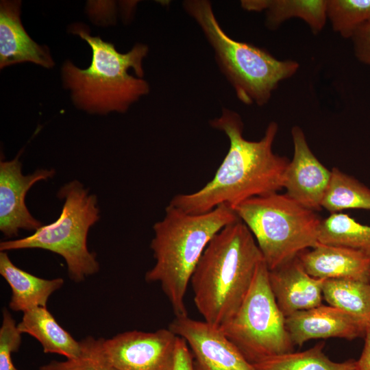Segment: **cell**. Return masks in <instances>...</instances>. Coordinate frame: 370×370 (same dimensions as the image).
Listing matches in <instances>:
<instances>
[{"label":"cell","instance_id":"cell-1","mask_svg":"<svg viewBox=\"0 0 370 370\" xmlns=\"http://www.w3.org/2000/svg\"><path fill=\"white\" fill-rule=\"evenodd\" d=\"M225 133L230 147L212 179L196 192L177 194L169 204L189 214H202L219 206L232 208L250 198L279 192L289 160L273 152L278 124L267 125L259 140L243 136V122L236 112L223 108L221 114L210 121Z\"/></svg>","mask_w":370,"mask_h":370},{"label":"cell","instance_id":"cell-2","mask_svg":"<svg viewBox=\"0 0 370 370\" xmlns=\"http://www.w3.org/2000/svg\"><path fill=\"white\" fill-rule=\"evenodd\" d=\"M263 260L253 234L240 219L212 238L190 281L205 321L219 328L236 314Z\"/></svg>","mask_w":370,"mask_h":370},{"label":"cell","instance_id":"cell-3","mask_svg":"<svg viewBox=\"0 0 370 370\" xmlns=\"http://www.w3.org/2000/svg\"><path fill=\"white\" fill-rule=\"evenodd\" d=\"M238 220L227 204L202 214H189L169 204L164 218L153 225L150 247L155 264L145 273V280L160 285L175 317L188 315L187 288L208 244L224 227Z\"/></svg>","mask_w":370,"mask_h":370},{"label":"cell","instance_id":"cell-4","mask_svg":"<svg viewBox=\"0 0 370 370\" xmlns=\"http://www.w3.org/2000/svg\"><path fill=\"white\" fill-rule=\"evenodd\" d=\"M72 30L92 49L88 68L79 69L70 61L62 67L65 85L71 90L73 101L79 108L95 113L124 112L149 92V84L142 79L147 46L136 44L127 53H121L112 43L91 36L84 27L75 25Z\"/></svg>","mask_w":370,"mask_h":370},{"label":"cell","instance_id":"cell-5","mask_svg":"<svg viewBox=\"0 0 370 370\" xmlns=\"http://www.w3.org/2000/svg\"><path fill=\"white\" fill-rule=\"evenodd\" d=\"M183 6L201 27L220 69L242 103L267 104L279 84L299 70L295 60H278L262 48L230 38L219 25L209 1L187 0Z\"/></svg>","mask_w":370,"mask_h":370},{"label":"cell","instance_id":"cell-6","mask_svg":"<svg viewBox=\"0 0 370 370\" xmlns=\"http://www.w3.org/2000/svg\"><path fill=\"white\" fill-rule=\"evenodd\" d=\"M232 208L253 234L269 271L319 243L321 219L285 193L254 197Z\"/></svg>","mask_w":370,"mask_h":370},{"label":"cell","instance_id":"cell-7","mask_svg":"<svg viewBox=\"0 0 370 370\" xmlns=\"http://www.w3.org/2000/svg\"><path fill=\"white\" fill-rule=\"evenodd\" d=\"M58 197L64 205L56 221L27 237L1 242L0 251L41 249L56 253L64 259L70 279L80 282L99 270L96 254L87 247L88 230L99 219L97 198L77 180L62 186Z\"/></svg>","mask_w":370,"mask_h":370},{"label":"cell","instance_id":"cell-8","mask_svg":"<svg viewBox=\"0 0 370 370\" xmlns=\"http://www.w3.org/2000/svg\"><path fill=\"white\" fill-rule=\"evenodd\" d=\"M269 269L262 260L251 285L236 314L219 327L252 365L265 358L293 352L286 317L271 291Z\"/></svg>","mask_w":370,"mask_h":370},{"label":"cell","instance_id":"cell-9","mask_svg":"<svg viewBox=\"0 0 370 370\" xmlns=\"http://www.w3.org/2000/svg\"><path fill=\"white\" fill-rule=\"evenodd\" d=\"M178 338L169 328L132 330L104 339L103 347L118 370H174Z\"/></svg>","mask_w":370,"mask_h":370},{"label":"cell","instance_id":"cell-10","mask_svg":"<svg viewBox=\"0 0 370 370\" xmlns=\"http://www.w3.org/2000/svg\"><path fill=\"white\" fill-rule=\"evenodd\" d=\"M169 328L187 343L195 370H256L218 327L185 315Z\"/></svg>","mask_w":370,"mask_h":370},{"label":"cell","instance_id":"cell-11","mask_svg":"<svg viewBox=\"0 0 370 370\" xmlns=\"http://www.w3.org/2000/svg\"><path fill=\"white\" fill-rule=\"evenodd\" d=\"M293 156L286 169L285 194L301 206L317 212L328 188L331 170L328 169L310 149L303 130L291 128Z\"/></svg>","mask_w":370,"mask_h":370},{"label":"cell","instance_id":"cell-12","mask_svg":"<svg viewBox=\"0 0 370 370\" xmlns=\"http://www.w3.org/2000/svg\"><path fill=\"white\" fill-rule=\"evenodd\" d=\"M21 168L18 156L0 163V230L10 238L17 236L20 230L36 231L42 226L28 210L25 196L35 183L55 174L53 169H40L25 175Z\"/></svg>","mask_w":370,"mask_h":370},{"label":"cell","instance_id":"cell-13","mask_svg":"<svg viewBox=\"0 0 370 370\" xmlns=\"http://www.w3.org/2000/svg\"><path fill=\"white\" fill-rule=\"evenodd\" d=\"M285 324L293 345L298 346L315 338L338 337L353 340L364 337L367 325L336 307L323 304L286 317Z\"/></svg>","mask_w":370,"mask_h":370},{"label":"cell","instance_id":"cell-14","mask_svg":"<svg viewBox=\"0 0 370 370\" xmlns=\"http://www.w3.org/2000/svg\"><path fill=\"white\" fill-rule=\"evenodd\" d=\"M269 280L277 304L285 317L322 304L325 280L309 275L297 256L269 271Z\"/></svg>","mask_w":370,"mask_h":370},{"label":"cell","instance_id":"cell-15","mask_svg":"<svg viewBox=\"0 0 370 370\" xmlns=\"http://www.w3.org/2000/svg\"><path fill=\"white\" fill-rule=\"evenodd\" d=\"M297 257L306 271L314 278L370 282V256L360 251L318 243Z\"/></svg>","mask_w":370,"mask_h":370},{"label":"cell","instance_id":"cell-16","mask_svg":"<svg viewBox=\"0 0 370 370\" xmlns=\"http://www.w3.org/2000/svg\"><path fill=\"white\" fill-rule=\"evenodd\" d=\"M19 1H1L0 67L31 62L51 68L54 62L46 47L34 42L23 27Z\"/></svg>","mask_w":370,"mask_h":370},{"label":"cell","instance_id":"cell-17","mask_svg":"<svg viewBox=\"0 0 370 370\" xmlns=\"http://www.w3.org/2000/svg\"><path fill=\"white\" fill-rule=\"evenodd\" d=\"M0 274L10 285L9 308L25 312L36 307H47L49 297L64 284L61 278L45 279L16 267L6 251H0Z\"/></svg>","mask_w":370,"mask_h":370},{"label":"cell","instance_id":"cell-18","mask_svg":"<svg viewBox=\"0 0 370 370\" xmlns=\"http://www.w3.org/2000/svg\"><path fill=\"white\" fill-rule=\"evenodd\" d=\"M241 7L249 12H265V25L270 30L278 29L292 18L304 21L317 35L328 21L327 0H242Z\"/></svg>","mask_w":370,"mask_h":370},{"label":"cell","instance_id":"cell-19","mask_svg":"<svg viewBox=\"0 0 370 370\" xmlns=\"http://www.w3.org/2000/svg\"><path fill=\"white\" fill-rule=\"evenodd\" d=\"M17 327L22 334L35 338L46 354H57L71 358L80 352L79 341L58 323L47 307H36L23 312Z\"/></svg>","mask_w":370,"mask_h":370},{"label":"cell","instance_id":"cell-20","mask_svg":"<svg viewBox=\"0 0 370 370\" xmlns=\"http://www.w3.org/2000/svg\"><path fill=\"white\" fill-rule=\"evenodd\" d=\"M321 207L330 214L347 209L370 210V188L355 177L333 167Z\"/></svg>","mask_w":370,"mask_h":370},{"label":"cell","instance_id":"cell-21","mask_svg":"<svg viewBox=\"0 0 370 370\" xmlns=\"http://www.w3.org/2000/svg\"><path fill=\"white\" fill-rule=\"evenodd\" d=\"M318 242L352 248L370 256V225L343 212L330 214L321 219Z\"/></svg>","mask_w":370,"mask_h":370},{"label":"cell","instance_id":"cell-22","mask_svg":"<svg viewBox=\"0 0 370 370\" xmlns=\"http://www.w3.org/2000/svg\"><path fill=\"white\" fill-rule=\"evenodd\" d=\"M325 343L298 352L271 356L254 364L256 370H356V360L349 359L338 362L331 360L323 352Z\"/></svg>","mask_w":370,"mask_h":370},{"label":"cell","instance_id":"cell-23","mask_svg":"<svg viewBox=\"0 0 370 370\" xmlns=\"http://www.w3.org/2000/svg\"><path fill=\"white\" fill-rule=\"evenodd\" d=\"M323 297L336 307L367 324L370 321V282L325 280Z\"/></svg>","mask_w":370,"mask_h":370},{"label":"cell","instance_id":"cell-24","mask_svg":"<svg viewBox=\"0 0 370 370\" xmlns=\"http://www.w3.org/2000/svg\"><path fill=\"white\" fill-rule=\"evenodd\" d=\"M327 19L332 30L343 38L370 21V0H327Z\"/></svg>","mask_w":370,"mask_h":370},{"label":"cell","instance_id":"cell-25","mask_svg":"<svg viewBox=\"0 0 370 370\" xmlns=\"http://www.w3.org/2000/svg\"><path fill=\"white\" fill-rule=\"evenodd\" d=\"M103 341L88 336L79 341L80 352L76 357L51 360L38 370H118L106 353Z\"/></svg>","mask_w":370,"mask_h":370},{"label":"cell","instance_id":"cell-26","mask_svg":"<svg viewBox=\"0 0 370 370\" xmlns=\"http://www.w3.org/2000/svg\"><path fill=\"white\" fill-rule=\"evenodd\" d=\"M0 328V370H18L12 360V354L18 351L22 333L15 320L5 308L3 310Z\"/></svg>","mask_w":370,"mask_h":370},{"label":"cell","instance_id":"cell-27","mask_svg":"<svg viewBox=\"0 0 370 370\" xmlns=\"http://www.w3.org/2000/svg\"><path fill=\"white\" fill-rule=\"evenodd\" d=\"M356 59L370 66V21L359 27L351 38Z\"/></svg>","mask_w":370,"mask_h":370},{"label":"cell","instance_id":"cell-28","mask_svg":"<svg viewBox=\"0 0 370 370\" xmlns=\"http://www.w3.org/2000/svg\"><path fill=\"white\" fill-rule=\"evenodd\" d=\"M174 370H195L193 355L186 341L180 337L177 343Z\"/></svg>","mask_w":370,"mask_h":370},{"label":"cell","instance_id":"cell-29","mask_svg":"<svg viewBox=\"0 0 370 370\" xmlns=\"http://www.w3.org/2000/svg\"><path fill=\"white\" fill-rule=\"evenodd\" d=\"M364 338V347L356 360V370H370V321L366 325Z\"/></svg>","mask_w":370,"mask_h":370},{"label":"cell","instance_id":"cell-30","mask_svg":"<svg viewBox=\"0 0 370 370\" xmlns=\"http://www.w3.org/2000/svg\"><path fill=\"white\" fill-rule=\"evenodd\" d=\"M369 280H370V272H369Z\"/></svg>","mask_w":370,"mask_h":370}]
</instances>
